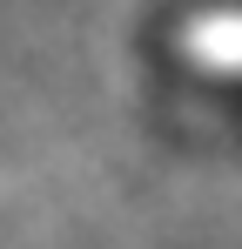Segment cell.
I'll use <instances>...</instances> for the list:
<instances>
[{"label":"cell","instance_id":"obj_1","mask_svg":"<svg viewBox=\"0 0 242 249\" xmlns=\"http://www.w3.org/2000/svg\"><path fill=\"white\" fill-rule=\"evenodd\" d=\"M141 94L175 142L242 148V0H155L135 41Z\"/></svg>","mask_w":242,"mask_h":249}]
</instances>
